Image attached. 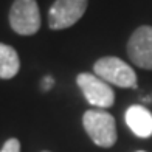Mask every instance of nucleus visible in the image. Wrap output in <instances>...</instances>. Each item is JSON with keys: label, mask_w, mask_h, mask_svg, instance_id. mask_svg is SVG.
I'll return each mask as SVG.
<instances>
[{"label": "nucleus", "mask_w": 152, "mask_h": 152, "mask_svg": "<svg viewBox=\"0 0 152 152\" xmlns=\"http://www.w3.org/2000/svg\"><path fill=\"white\" fill-rule=\"evenodd\" d=\"M10 25L20 36H33L40 28V11L36 0H14L10 11Z\"/></svg>", "instance_id": "7ed1b4c3"}, {"label": "nucleus", "mask_w": 152, "mask_h": 152, "mask_svg": "<svg viewBox=\"0 0 152 152\" xmlns=\"http://www.w3.org/2000/svg\"><path fill=\"white\" fill-rule=\"evenodd\" d=\"M88 0H56L48 11V25L51 30H65L73 26L84 16Z\"/></svg>", "instance_id": "39448f33"}, {"label": "nucleus", "mask_w": 152, "mask_h": 152, "mask_svg": "<svg viewBox=\"0 0 152 152\" xmlns=\"http://www.w3.org/2000/svg\"><path fill=\"white\" fill-rule=\"evenodd\" d=\"M138 152H144V151H138Z\"/></svg>", "instance_id": "9b49d317"}, {"label": "nucleus", "mask_w": 152, "mask_h": 152, "mask_svg": "<svg viewBox=\"0 0 152 152\" xmlns=\"http://www.w3.org/2000/svg\"><path fill=\"white\" fill-rule=\"evenodd\" d=\"M20 70L19 54L12 47L6 44H0V78L11 79Z\"/></svg>", "instance_id": "6e6552de"}, {"label": "nucleus", "mask_w": 152, "mask_h": 152, "mask_svg": "<svg viewBox=\"0 0 152 152\" xmlns=\"http://www.w3.org/2000/svg\"><path fill=\"white\" fill-rule=\"evenodd\" d=\"M53 84H54V81H53L51 76H45L42 79V90H50L53 87Z\"/></svg>", "instance_id": "9d476101"}, {"label": "nucleus", "mask_w": 152, "mask_h": 152, "mask_svg": "<svg viewBox=\"0 0 152 152\" xmlns=\"http://www.w3.org/2000/svg\"><path fill=\"white\" fill-rule=\"evenodd\" d=\"M93 72L107 84H113L123 88L137 87V73L127 62L120 58L106 56L98 59L93 65Z\"/></svg>", "instance_id": "f03ea898"}, {"label": "nucleus", "mask_w": 152, "mask_h": 152, "mask_svg": "<svg viewBox=\"0 0 152 152\" xmlns=\"http://www.w3.org/2000/svg\"><path fill=\"white\" fill-rule=\"evenodd\" d=\"M44 152H48V151H44Z\"/></svg>", "instance_id": "f8f14e48"}, {"label": "nucleus", "mask_w": 152, "mask_h": 152, "mask_svg": "<svg viewBox=\"0 0 152 152\" xmlns=\"http://www.w3.org/2000/svg\"><path fill=\"white\" fill-rule=\"evenodd\" d=\"M82 124L90 140L99 148H112L116 143V124L115 118L109 112L101 109L87 110L82 116Z\"/></svg>", "instance_id": "f257e3e1"}, {"label": "nucleus", "mask_w": 152, "mask_h": 152, "mask_svg": "<svg viewBox=\"0 0 152 152\" xmlns=\"http://www.w3.org/2000/svg\"><path fill=\"white\" fill-rule=\"evenodd\" d=\"M127 54L137 67L152 70V26L143 25L132 33L127 42Z\"/></svg>", "instance_id": "423d86ee"}, {"label": "nucleus", "mask_w": 152, "mask_h": 152, "mask_svg": "<svg viewBox=\"0 0 152 152\" xmlns=\"http://www.w3.org/2000/svg\"><path fill=\"white\" fill-rule=\"evenodd\" d=\"M126 124L140 138L152 137V113L143 106H130L124 115Z\"/></svg>", "instance_id": "0eeeda50"}, {"label": "nucleus", "mask_w": 152, "mask_h": 152, "mask_svg": "<svg viewBox=\"0 0 152 152\" xmlns=\"http://www.w3.org/2000/svg\"><path fill=\"white\" fill-rule=\"evenodd\" d=\"M76 84L92 106L98 109H109L113 106L115 93L110 84H107L99 76L92 73H79L76 78Z\"/></svg>", "instance_id": "20e7f679"}, {"label": "nucleus", "mask_w": 152, "mask_h": 152, "mask_svg": "<svg viewBox=\"0 0 152 152\" xmlns=\"http://www.w3.org/2000/svg\"><path fill=\"white\" fill-rule=\"evenodd\" d=\"M0 152H20V141L17 138H10L5 141Z\"/></svg>", "instance_id": "1a4fd4ad"}]
</instances>
